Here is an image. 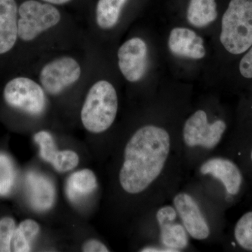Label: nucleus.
I'll list each match as a JSON object with an SVG mask.
<instances>
[{
	"mask_svg": "<svg viewBox=\"0 0 252 252\" xmlns=\"http://www.w3.org/2000/svg\"><path fill=\"white\" fill-rule=\"evenodd\" d=\"M170 137L162 127L144 126L130 137L124 150L119 183L124 191H144L162 173L170 152Z\"/></svg>",
	"mask_w": 252,
	"mask_h": 252,
	"instance_id": "obj_1",
	"label": "nucleus"
},
{
	"mask_svg": "<svg viewBox=\"0 0 252 252\" xmlns=\"http://www.w3.org/2000/svg\"><path fill=\"white\" fill-rule=\"evenodd\" d=\"M118 107L114 86L104 79L95 81L88 91L81 107V123L91 133L105 132L115 121Z\"/></svg>",
	"mask_w": 252,
	"mask_h": 252,
	"instance_id": "obj_2",
	"label": "nucleus"
},
{
	"mask_svg": "<svg viewBox=\"0 0 252 252\" xmlns=\"http://www.w3.org/2000/svg\"><path fill=\"white\" fill-rule=\"evenodd\" d=\"M220 41L232 54H241L252 45V0H230L223 15Z\"/></svg>",
	"mask_w": 252,
	"mask_h": 252,
	"instance_id": "obj_3",
	"label": "nucleus"
},
{
	"mask_svg": "<svg viewBox=\"0 0 252 252\" xmlns=\"http://www.w3.org/2000/svg\"><path fill=\"white\" fill-rule=\"evenodd\" d=\"M61 12L55 5L36 0L25 1L18 7V36L31 42L59 26Z\"/></svg>",
	"mask_w": 252,
	"mask_h": 252,
	"instance_id": "obj_4",
	"label": "nucleus"
},
{
	"mask_svg": "<svg viewBox=\"0 0 252 252\" xmlns=\"http://www.w3.org/2000/svg\"><path fill=\"white\" fill-rule=\"evenodd\" d=\"M4 99L15 109L34 117L40 116L46 107V93L40 84L31 78L19 77L5 86Z\"/></svg>",
	"mask_w": 252,
	"mask_h": 252,
	"instance_id": "obj_5",
	"label": "nucleus"
},
{
	"mask_svg": "<svg viewBox=\"0 0 252 252\" xmlns=\"http://www.w3.org/2000/svg\"><path fill=\"white\" fill-rule=\"evenodd\" d=\"M82 67L72 56H61L46 63L39 71V84L46 94H62L80 80Z\"/></svg>",
	"mask_w": 252,
	"mask_h": 252,
	"instance_id": "obj_6",
	"label": "nucleus"
},
{
	"mask_svg": "<svg viewBox=\"0 0 252 252\" xmlns=\"http://www.w3.org/2000/svg\"><path fill=\"white\" fill-rule=\"evenodd\" d=\"M226 129L222 120L209 123L206 112L198 110L192 114L185 122L183 139L187 147H201L207 149L216 147Z\"/></svg>",
	"mask_w": 252,
	"mask_h": 252,
	"instance_id": "obj_7",
	"label": "nucleus"
},
{
	"mask_svg": "<svg viewBox=\"0 0 252 252\" xmlns=\"http://www.w3.org/2000/svg\"><path fill=\"white\" fill-rule=\"evenodd\" d=\"M118 65L124 78L130 83L143 79L148 67V48L143 39L133 37L125 41L117 52Z\"/></svg>",
	"mask_w": 252,
	"mask_h": 252,
	"instance_id": "obj_8",
	"label": "nucleus"
},
{
	"mask_svg": "<svg viewBox=\"0 0 252 252\" xmlns=\"http://www.w3.org/2000/svg\"><path fill=\"white\" fill-rule=\"evenodd\" d=\"M173 203L188 234L195 240H206L210 236V226L195 199L188 193H180L175 195Z\"/></svg>",
	"mask_w": 252,
	"mask_h": 252,
	"instance_id": "obj_9",
	"label": "nucleus"
},
{
	"mask_svg": "<svg viewBox=\"0 0 252 252\" xmlns=\"http://www.w3.org/2000/svg\"><path fill=\"white\" fill-rule=\"evenodd\" d=\"M34 142L39 148V154L44 161L49 162L56 171L66 172L77 166L79 157L72 150L59 151L54 137L47 131H39L34 136Z\"/></svg>",
	"mask_w": 252,
	"mask_h": 252,
	"instance_id": "obj_10",
	"label": "nucleus"
},
{
	"mask_svg": "<svg viewBox=\"0 0 252 252\" xmlns=\"http://www.w3.org/2000/svg\"><path fill=\"white\" fill-rule=\"evenodd\" d=\"M177 216L175 208L164 206L158 211L157 218L160 228L162 245L179 252L188 246L189 237L185 226L176 222Z\"/></svg>",
	"mask_w": 252,
	"mask_h": 252,
	"instance_id": "obj_11",
	"label": "nucleus"
},
{
	"mask_svg": "<svg viewBox=\"0 0 252 252\" xmlns=\"http://www.w3.org/2000/svg\"><path fill=\"white\" fill-rule=\"evenodd\" d=\"M202 175H212L224 186L230 195H236L243 183V175L238 167L231 160L224 158L217 157L208 159L200 167Z\"/></svg>",
	"mask_w": 252,
	"mask_h": 252,
	"instance_id": "obj_12",
	"label": "nucleus"
},
{
	"mask_svg": "<svg viewBox=\"0 0 252 252\" xmlns=\"http://www.w3.org/2000/svg\"><path fill=\"white\" fill-rule=\"evenodd\" d=\"M168 47L172 54L185 59H202L206 54L203 39L188 28L172 29L169 36Z\"/></svg>",
	"mask_w": 252,
	"mask_h": 252,
	"instance_id": "obj_13",
	"label": "nucleus"
},
{
	"mask_svg": "<svg viewBox=\"0 0 252 252\" xmlns=\"http://www.w3.org/2000/svg\"><path fill=\"white\" fill-rule=\"evenodd\" d=\"M26 182L32 207L40 212L51 209L56 200V188L49 177L38 172H30Z\"/></svg>",
	"mask_w": 252,
	"mask_h": 252,
	"instance_id": "obj_14",
	"label": "nucleus"
},
{
	"mask_svg": "<svg viewBox=\"0 0 252 252\" xmlns=\"http://www.w3.org/2000/svg\"><path fill=\"white\" fill-rule=\"evenodd\" d=\"M18 7L15 0H0V55L14 48L18 36Z\"/></svg>",
	"mask_w": 252,
	"mask_h": 252,
	"instance_id": "obj_15",
	"label": "nucleus"
},
{
	"mask_svg": "<svg viewBox=\"0 0 252 252\" xmlns=\"http://www.w3.org/2000/svg\"><path fill=\"white\" fill-rule=\"evenodd\" d=\"M97 186V179L94 172L89 169H84L74 172L68 178L66 193L69 200L77 201L78 199L92 193Z\"/></svg>",
	"mask_w": 252,
	"mask_h": 252,
	"instance_id": "obj_16",
	"label": "nucleus"
},
{
	"mask_svg": "<svg viewBox=\"0 0 252 252\" xmlns=\"http://www.w3.org/2000/svg\"><path fill=\"white\" fill-rule=\"evenodd\" d=\"M216 0H190L187 9V19L190 25L203 28L217 18Z\"/></svg>",
	"mask_w": 252,
	"mask_h": 252,
	"instance_id": "obj_17",
	"label": "nucleus"
},
{
	"mask_svg": "<svg viewBox=\"0 0 252 252\" xmlns=\"http://www.w3.org/2000/svg\"><path fill=\"white\" fill-rule=\"evenodd\" d=\"M127 0H99L95 9V22L103 31L117 26Z\"/></svg>",
	"mask_w": 252,
	"mask_h": 252,
	"instance_id": "obj_18",
	"label": "nucleus"
},
{
	"mask_svg": "<svg viewBox=\"0 0 252 252\" xmlns=\"http://www.w3.org/2000/svg\"><path fill=\"white\" fill-rule=\"evenodd\" d=\"M40 232L39 223L32 220H23L15 230L11 249L16 252H27L31 250V245Z\"/></svg>",
	"mask_w": 252,
	"mask_h": 252,
	"instance_id": "obj_19",
	"label": "nucleus"
},
{
	"mask_svg": "<svg viewBox=\"0 0 252 252\" xmlns=\"http://www.w3.org/2000/svg\"><path fill=\"white\" fill-rule=\"evenodd\" d=\"M16 172L9 156L0 152V195H9L14 188Z\"/></svg>",
	"mask_w": 252,
	"mask_h": 252,
	"instance_id": "obj_20",
	"label": "nucleus"
},
{
	"mask_svg": "<svg viewBox=\"0 0 252 252\" xmlns=\"http://www.w3.org/2000/svg\"><path fill=\"white\" fill-rule=\"evenodd\" d=\"M234 235L242 248L252 252V212L245 214L238 220L235 225Z\"/></svg>",
	"mask_w": 252,
	"mask_h": 252,
	"instance_id": "obj_21",
	"label": "nucleus"
},
{
	"mask_svg": "<svg viewBox=\"0 0 252 252\" xmlns=\"http://www.w3.org/2000/svg\"><path fill=\"white\" fill-rule=\"evenodd\" d=\"M16 225L11 217H4L0 220V252H11V241Z\"/></svg>",
	"mask_w": 252,
	"mask_h": 252,
	"instance_id": "obj_22",
	"label": "nucleus"
},
{
	"mask_svg": "<svg viewBox=\"0 0 252 252\" xmlns=\"http://www.w3.org/2000/svg\"><path fill=\"white\" fill-rule=\"evenodd\" d=\"M240 63V72L244 77L252 79V45Z\"/></svg>",
	"mask_w": 252,
	"mask_h": 252,
	"instance_id": "obj_23",
	"label": "nucleus"
},
{
	"mask_svg": "<svg viewBox=\"0 0 252 252\" xmlns=\"http://www.w3.org/2000/svg\"><path fill=\"white\" fill-rule=\"evenodd\" d=\"M84 252H108L107 247L99 240L93 239L86 241L81 248Z\"/></svg>",
	"mask_w": 252,
	"mask_h": 252,
	"instance_id": "obj_24",
	"label": "nucleus"
},
{
	"mask_svg": "<svg viewBox=\"0 0 252 252\" xmlns=\"http://www.w3.org/2000/svg\"><path fill=\"white\" fill-rule=\"evenodd\" d=\"M142 252H178L177 250L165 248V247L147 246L141 249Z\"/></svg>",
	"mask_w": 252,
	"mask_h": 252,
	"instance_id": "obj_25",
	"label": "nucleus"
},
{
	"mask_svg": "<svg viewBox=\"0 0 252 252\" xmlns=\"http://www.w3.org/2000/svg\"><path fill=\"white\" fill-rule=\"evenodd\" d=\"M41 1L53 5H61L67 4L72 0H41Z\"/></svg>",
	"mask_w": 252,
	"mask_h": 252,
	"instance_id": "obj_26",
	"label": "nucleus"
},
{
	"mask_svg": "<svg viewBox=\"0 0 252 252\" xmlns=\"http://www.w3.org/2000/svg\"><path fill=\"white\" fill-rule=\"evenodd\" d=\"M251 158H252V154H251Z\"/></svg>",
	"mask_w": 252,
	"mask_h": 252,
	"instance_id": "obj_27",
	"label": "nucleus"
}]
</instances>
